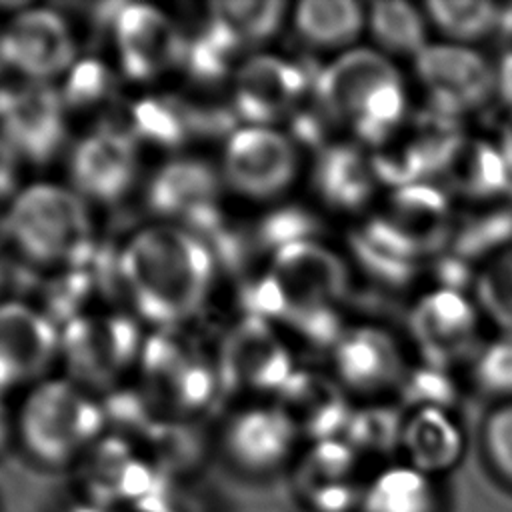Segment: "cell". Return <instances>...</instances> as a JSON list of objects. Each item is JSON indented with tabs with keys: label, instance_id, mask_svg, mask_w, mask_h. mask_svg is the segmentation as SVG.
<instances>
[{
	"label": "cell",
	"instance_id": "6da1fadb",
	"mask_svg": "<svg viewBox=\"0 0 512 512\" xmlns=\"http://www.w3.org/2000/svg\"><path fill=\"white\" fill-rule=\"evenodd\" d=\"M120 274L142 316L172 324L202 306L212 280V252L184 228L152 226L130 240L120 256Z\"/></svg>",
	"mask_w": 512,
	"mask_h": 512
},
{
	"label": "cell",
	"instance_id": "7a4b0ae2",
	"mask_svg": "<svg viewBox=\"0 0 512 512\" xmlns=\"http://www.w3.org/2000/svg\"><path fill=\"white\" fill-rule=\"evenodd\" d=\"M104 410L68 382L38 386L26 400L14 430L16 452L28 468L70 474L102 438Z\"/></svg>",
	"mask_w": 512,
	"mask_h": 512
},
{
	"label": "cell",
	"instance_id": "3957f363",
	"mask_svg": "<svg viewBox=\"0 0 512 512\" xmlns=\"http://www.w3.org/2000/svg\"><path fill=\"white\" fill-rule=\"evenodd\" d=\"M6 222L10 238L32 260L82 264L92 254L88 210L64 188L38 184L24 190Z\"/></svg>",
	"mask_w": 512,
	"mask_h": 512
},
{
	"label": "cell",
	"instance_id": "277c9868",
	"mask_svg": "<svg viewBox=\"0 0 512 512\" xmlns=\"http://www.w3.org/2000/svg\"><path fill=\"white\" fill-rule=\"evenodd\" d=\"M72 494L100 506L128 512L172 484L128 438L102 436L70 472Z\"/></svg>",
	"mask_w": 512,
	"mask_h": 512
},
{
	"label": "cell",
	"instance_id": "5b68a950",
	"mask_svg": "<svg viewBox=\"0 0 512 512\" xmlns=\"http://www.w3.org/2000/svg\"><path fill=\"white\" fill-rule=\"evenodd\" d=\"M298 432L276 410H246L222 428L214 448L216 462L228 476L244 484H266L284 478L292 466Z\"/></svg>",
	"mask_w": 512,
	"mask_h": 512
},
{
	"label": "cell",
	"instance_id": "8992f818",
	"mask_svg": "<svg viewBox=\"0 0 512 512\" xmlns=\"http://www.w3.org/2000/svg\"><path fill=\"white\" fill-rule=\"evenodd\" d=\"M358 458L344 438L312 442L284 476L294 506L300 512H356L364 486Z\"/></svg>",
	"mask_w": 512,
	"mask_h": 512
},
{
	"label": "cell",
	"instance_id": "52a82bcc",
	"mask_svg": "<svg viewBox=\"0 0 512 512\" xmlns=\"http://www.w3.org/2000/svg\"><path fill=\"white\" fill-rule=\"evenodd\" d=\"M412 60L430 108L442 114L460 118L494 94V66L472 46L428 42Z\"/></svg>",
	"mask_w": 512,
	"mask_h": 512
},
{
	"label": "cell",
	"instance_id": "ba28073f",
	"mask_svg": "<svg viewBox=\"0 0 512 512\" xmlns=\"http://www.w3.org/2000/svg\"><path fill=\"white\" fill-rule=\"evenodd\" d=\"M144 372L152 400L168 420L186 422L214 396V372L178 334H156L144 348Z\"/></svg>",
	"mask_w": 512,
	"mask_h": 512
},
{
	"label": "cell",
	"instance_id": "9c48e42d",
	"mask_svg": "<svg viewBox=\"0 0 512 512\" xmlns=\"http://www.w3.org/2000/svg\"><path fill=\"white\" fill-rule=\"evenodd\" d=\"M408 330L424 364L448 370L474 344L478 308L464 292L434 288L412 304Z\"/></svg>",
	"mask_w": 512,
	"mask_h": 512
},
{
	"label": "cell",
	"instance_id": "30bf717a",
	"mask_svg": "<svg viewBox=\"0 0 512 512\" xmlns=\"http://www.w3.org/2000/svg\"><path fill=\"white\" fill-rule=\"evenodd\" d=\"M296 172L292 142L270 128L252 126L234 132L224 154L228 184L248 196L266 198L284 190Z\"/></svg>",
	"mask_w": 512,
	"mask_h": 512
},
{
	"label": "cell",
	"instance_id": "8fae6325",
	"mask_svg": "<svg viewBox=\"0 0 512 512\" xmlns=\"http://www.w3.org/2000/svg\"><path fill=\"white\" fill-rule=\"evenodd\" d=\"M62 346L68 366L80 382L106 386L132 360L138 330L128 318H72Z\"/></svg>",
	"mask_w": 512,
	"mask_h": 512
},
{
	"label": "cell",
	"instance_id": "7c38bea8",
	"mask_svg": "<svg viewBox=\"0 0 512 512\" xmlns=\"http://www.w3.org/2000/svg\"><path fill=\"white\" fill-rule=\"evenodd\" d=\"M114 30L122 68L134 80H150L184 60L186 40L174 22L152 6L124 4Z\"/></svg>",
	"mask_w": 512,
	"mask_h": 512
},
{
	"label": "cell",
	"instance_id": "4fadbf2b",
	"mask_svg": "<svg viewBox=\"0 0 512 512\" xmlns=\"http://www.w3.org/2000/svg\"><path fill=\"white\" fill-rule=\"evenodd\" d=\"M290 376V356L266 320L248 316L224 338L220 378L226 388L280 390Z\"/></svg>",
	"mask_w": 512,
	"mask_h": 512
},
{
	"label": "cell",
	"instance_id": "5bb4252c",
	"mask_svg": "<svg viewBox=\"0 0 512 512\" xmlns=\"http://www.w3.org/2000/svg\"><path fill=\"white\" fill-rule=\"evenodd\" d=\"M2 138L34 162L50 160L64 142V100L48 84H18L0 112Z\"/></svg>",
	"mask_w": 512,
	"mask_h": 512
},
{
	"label": "cell",
	"instance_id": "9a60e30c",
	"mask_svg": "<svg viewBox=\"0 0 512 512\" xmlns=\"http://www.w3.org/2000/svg\"><path fill=\"white\" fill-rule=\"evenodd\" d=\"M0 58L18 72L42 82L70 66L74 40L60 14L30 10L18 14L2 32Z\"/></svg>",
	"mask_w": 512,
	"mask_h": 512
},
{
	"label": "cell",
	"instance_id": "2e32d148",
	"mask_svg": "<svg viewBox=\"0 0 512 512\" xmlns=\"http://www.w3.org/2000/svg\"><path fill=\"white\" fill-rule=\"evenodd\" d=\"M398 76V68L378 48H350L316 76L318 106L330 120L352 122L372 92Z\"/></svg>",
	"mask_w": 512,
	"mask_h": 512
},
{
	"label": "cell",
	"instance_id": "e0dca14e",
	"mask_svg": "<svg viewBox=\"0 0 512 512\" xmlns=\"http://www.w3.org/2000/svg\"><path fill=\"white\" fill-rule=\"evenodd\" d=\"M218 178L202 160H174L160 168L148 188L154 212L174 216L208 234L220 224L216 210Z\"/></svg>",
	"mask_w": 512,
	"mask_h": 512
},
{
	"label": "cell",
	"instance_id": "ac0fdd59",
	"mask_svg": "<svg viewBox=\"0 0 512 512\" xmlns=\"http://www.w3.org/2000/svg\"><path fill=\"white\" fill-rule=\"evenodd\" d=\"M276 410L310 442L344 436L352 408L340 388L314 372H292L278 390Z\"/></svg>",
	"mask_w": 512,
	"mask_h": 512
},
{
	"label": "cell",
	"instance_id": "d6986e66",
	"mask_svg": "<svg viewBox=\"0 0 512 512\" xmlns=\"http://www.w3.org/2000/svg\"><path fill=\"white\" fill-rule=\"evenodd\" d=\"M308 80L298 64L276 56H256L236 76V112L250 122L276 120L296 108Z\"/></svg>",
	"mask_w": 512,
	"mask_h": 512
},
{
	"label": "cell",
	"instance_id": "ffe728a7",
	"mask_svg": "<svg viewBox=\"0 0 512 512\" xmlns=\"http://www.w3.org/2000/svg\"><path fill=\"white\" fill-rule=\"evenodd\" d=\"M334 368L340 382L364 394L398 386L406 372L398 342L376 326L346 330L334 346Z\"/></svg>",
	"mask_w": 512,
	"mask_h": 512
},
{
	"label": "cell",
	"instance_id": "44dd1931",
	"mask_svg": "<svg viewBox=\"0 0 512 512\" xmlns=\"http://www.w3.org/2000/svg\"><path fill=\"white\" fill-rule=\"evenodd\" d=\"M70 170L72 180L82 194L112 202L132 184L136 172V148L126 132L102 128L76 146Z\"/></svg>",
	"mask_w": 512,
	"mask_h": 512
},
{
	"label": "cell",
	"instance_id": "7402d4cb",
	"mask_svg": "<svg viewBox=\"0 0 512 512\" xmlns=\"http://www.w3.org/2000/svg\"><path fill=\"white\" fill-rule=\"evenodd\" d=\"M58 336L48 316L24 306H0V388L40 374L54 356Z\"/></svg>",
	"mask_w": 512,
	"mask_h": 512
},
{
	"label": "cell",
	"instance_id": "603a6c76",
	"mask_svg": "<svg viewBox=\"0 0 512 512\" xmlns=\"http://www.w3.org/2000/svg\"><path fill=\"white\" fill-rule=\"evenodd\" d=\"M466 438L450 410L416 408L404 416L400 452L410 466L440 478L458 466Z\"/></svg>",
	"mask_w": 512,
	"mask_h": 512
},
{
	"label": "cell",
	"instance_id": "cb8c5ba5",
	"mask_svg": "<svg viewBox=\"0 0 512 512\" xmlns=\"http://www.w3.org/2000/svg\"><path fill=\"white\" fill-rule=\"evenodd\" d=\"M438 480L404 460L386 464L364 480L356 512H444Z\"/></svg>",
	"mask_w": 512,
	"mask_h": 512
},
{
	"label": "cell",
	"instance_id": "d4e9b609",
	"mask_svg": "<svg viewBox=\"0 0 512 512\" xmlns=\"http://www.w3.org/2000/svg\"><path fill=\"white\" fill-rule=\"evenodd\" d=\"M386 216L398 224L424 254L438 250L452 238L450 198L430 182H416L392 190Z\"/></svg>",
	"mask_w": 512,
	"mask_h": 512
},
{
	"label": "cell",
	"instance_id": "484cf974",
	"mask_svg": "<svg viewBox=\"0 0 512 512\" xmlns=\"http://www.w3.org/2000/svg\"><path fill=\"white\" fill-rule=\"evenodd\" d=\"M376 176L370 158L354 144L322 148L314 166V186L322 200L336 210L362 208L374 190Z\"/></svg>",
	"mask_w": 512,
	"mask_h": 512
},
{
	"label": "cell",
	"instance_id": "4316f807",
	"mask_svg": "<svg viewBox=\"0 0 512 512\" xmlns=\"http://www.w3.org/2000/svg\"><path fill=\"white\" fill-rule=\"evenodd\" d=\"M294 24L316 48H346L360 36L366 14L354 0H304L296 8Z\"/></svg>",
	"mask_w": 512,
	"mask_h": 512
},
{
	"label": "cell",
	"instance_id": "83f0119b",
	"mask_svg": "<svg viewBox=\"0 0 512 512\" xmlns=\"http://www.w3.org/2000/svg\"><path fill=\"white\" fill-rule=\"evenodd\" d=\"M448 170L456 190L468 198L490 200L512 190V172L500 146L486 140L464 142Z\"/></svg>",
	"mask_w": 512,
	"mask_h": 512
},
{
	"label": "cell",
	"instance_id": "f1b7e54d",
	"mask_svg": "<svg viewBox=\"0 0 512 512\" xmlns=\"http://www.w3.org/2000/svg\"><path fill=\"white\" fill-rule=\"evenodd\" d=\"M366 24L378 50L386 56H416L428 44L426 14L406 0L372 2Z\"/></svg>",
	"mask_w": 512,
	"mask_h": 512
},
{
	"label": "cell",
	"instance_id": "f546056e",
	"mask_svg": "<svg viewBox=\"0 0 512 512\" xmlns=\"http://www.w3.org/2000/svg\"><path fill=\"white\" fill-rule=\"evenodd\" d=\"M498 10L500 4L486 0H428L424 4L428 24L446 42L466 46L496 34Z\"/></svg>",
	"mask_w": 512,
	"mask_h": 512
},
{
	"label": "cell",
	"instance_id": "4dcf8cb0",
	"mask_svg": "<svg viewBox=\"0 0 512 512\" xmlns=\"http://www.w3.org/2000/svg\"><path fill=\"white\" fill-rule=\"evenodd\" d=\"M284 2H214L210 22L240 50L270 38L284 16Z\"/></svg>",
	"mask_w": 512,
	"mask_h": 512
},
{
	"label": "cell",
	"instance_id": "1f68e13d",
	"mask_svg": "<svg viewBox=\"0 0 512 512\" xmlns=\"http://www.w3.org/2000/svg\"><path fill=\"white\" fill-rule=\"evenodd\" d=\"M404 416L388 404H372L352 410L344 430V440L362 454H390L400 450Z\"/></svg>",
	"mask_w": 512,
	"mask_h": 512
},
{
	"label": "cell",
	"instance_id": "d6a6232c",
	"mask_svg": "<svg viewBox=\"0 0 512 512\" xmlns=\"http://www.w3.org/2000/svg\"><path fill=\"white\" fill-rule=\"evenodd\" d=\"M512 242V206H498L474 214L458 224L450 238V250L472 262L474 258L504 252ZM496 256V254H494Z\"/></svg>",
	"mask_w": 512,
	"mask_h": 512
},
{
	"label": "cell",
	"instance_id": "836d02e7",
	"mask_svg": "<svg viewBox=\"0 0 512 512\" xmlns=\"http://www.w3.org/2000/svg\"><path fill=\"white\" fill-rule=\"evenodd\" d=\"M480 310L512 336V246L496 254L476 278Z\"/></svg>",
	"mask_w": 512,
	"mask_h": 512
},
{
	"label": "cell",
	"instance_id": "e575fe53",
	"mask_svg": "<svg viewBox=\"0 0 512 512\" xmlns=\"http://www.w3.org/2000/svg\"><path fill=\"white\" fill-rule=\"evenodd\" d=\"M134 128L150 142L174 146L192 130L188 106L172 100H142L132 110Z\"/></svg>",
	"mask_w": 512,
	"mask_h": 512
},
{
	"label": "cell",
	"instance_id": "d590c367",
	"mask_svg": "<svg viewBox=\"0 0 512 512\" xmlns=\"http://www.w3.org/2000/svg\"><path fill=\"white\" fill-rule=\"evenodd\" d=\"M404 404L416 408H442L450 410L458 398V386L450 372L430 364H420L404 372L398 384Z\"/></svg>",
	"mask_w": 512,
	"mask_h": 512
},
{
	"label": "cell",
	"instance_id": "8d00e7d4",
	"mask_svg": "<svg viewBox=\"0 0 512 512\" xmlns=\"http://www.w3.org/2000/svg\"><path fill=\"white\" fill-rule=\"evenodd\" d=\"M480 444L492 474L512 488V400L500 402L486 414Z\"/></svg>",
	"mask_w": 512,
	"mask_h": 512
},
{
	"label": "cell",
	"instance_id": "74e56055",
	"mask_svg": "<svg viewBox=\"0 0 512 512\" xmlns=\"http://www.w3.org/2000/svg\"><path fill=\"white\" fill-rule=\"evenodd\" d=\"M474 384L490 396L506 402L512 400V336L498 338L474 358L472 364Z\"/></svg>",
	"mask_w": 512,
	"mask_h": 512
},
{
	"label": "cell",
	"instance_id": "f35d334b",
	"mask_svg": "<svg viewBox=\"0 0 512 512\" xmlns=\"http://www.w3.org/2000/svg\"><path fill=\"white\" fill-rule=\"evenodd\" d=\"M350 248L354 260L360 264V268L380 282L384 288H402L414 280L418 274V262L400 260L396 256H390L386 252H380L366 242H362L358 236H350Z\"/></svg>",
	"mask_w": 512,
	"mask_h": 512
},
{
	"label": "cell",
	"instance_id": "ab89813d",
	"mask_svg": "<svg viewBox=\"0 0 512 512\" xmlns=\"http://www.w3.org/2000/svg\"><path fill=\"white\" fill-rule=\"evenodd\" d=\"M316 232V220L302 208H282L270 214L258 228V242L270 246L276 252L288 244L312 240Z\"/></svg>",
	"mask_w": 512,
	"mask_h": 512
},
{
	"label": "cell",
	"instance_id": "60d3db41",
	"mask_svg": "<svg viewBox=\"0 0 512 512\" xmlns=\"http://www.w3.org/2000/svg\"><path fill=\"white\" fill-rule=\"evenodd\" d=\"M110 72L94 60L78 64L62 92V100L72 106H86L98 102L110 90Z\"/></svg>",
	"mask_w": 512,
	"mask_h": 512
},
{
	"label": "cell",
	"instance_id": "b9f144b4",
	"mask_svg": "<svg viewBox=\"0 0 512 512\" xmlns=\"http://www.w3.org/2000/svg\"><path fill=\"white\" fill-rule=\"evenodd\" d=\"M432 272L436 278V288L454 292H464L466 286L474 280L470 262L452 250L434 256Z\"/></svg>",
	"mask_w": 512,
	"mask_h": 512
},
{
	"label": "cell",
	"instance_id": "7bdbcfd3",
	"mask_svg": "<svg viewBox=\"0 0 512 512\" xmlns=\"http://www.w3.org/2000/svg\"><path fill=\"white\" fill-rule=\"evenodd\" d=\"M494 94L512 112V48L504 50L494 66Z\"/></svg>",
	"mask_w": 512,
	"mask_h": 512
},
{
	"label": "cell",
	"instance_id": "ee69618b",
	"mask_svg": "<svg viewBox=\"0 0 512 512\" xmlns=\"http://www.w3.org/2000/svg\"><path fill=\"white\" fill-rule=\"evenodd\" d=\"M16 184V150L0 138V198Z\"/></svg>",
	"mask_w": 512,
	"mask_h": 512
},
{
	"label": "cell",
	"instance_id": "f6af8a7d",
	"mask_svg": "<svg viewBox=\"0 0 512 512\" xmlns=\"http://www.w3.org/2000/svg\"><path fill=\"white\" fill-rule=\"evenodd\" d=\"M128 512H188V510L180 504V500L176 498V494L170 488L162 494H156V496L144 500L142 504L130 508Z\"/></svg>",
	"mask_w": 512,
	"mask_h": 512
},
{
	"label": "cell",
	"instance_id": "bcb514c9",
	"mask_svg": "<svg viewBox=\"0 0 512 512\" xmlns=\"http://www.w3.org/2000/svg\"><path fill=\"white\" fill-rule=\"evenodd\" d=\"M56 512H118V510H112V508H106V506H100L96 502H90V500H84L76 494H68V498L60 504V508Z\"/></svg>",
	"mask_w": 512,
	"mask_h": 512
},
{
	"label": "cell",
	"instance_id": "7dc6e473",
	"mask_svg": "<svg viewBox=\"0 0 512 512\" xmlns=\"http://www.w3.org/2000/svg\"><path fill=\"white\" fill-rule=\"evenodd\" d=\"M12 436H14V430L10 426L4 406L0 402V462L12 452Z\"/></svg>",
	"mask_w": 512,
	"mask_h": 512
},
{
	"label": "cell",
	"instance_id": "c3c4849f",
	"mask_svg": "<svg viewBox=\"0 0 512 512\" xmlns=\"http://www.w3.org/2000/svg\"><path fill=\"white\" fill-rule=\"evenodd\" d=\"M498 146L510 166V172H512V112L504 118L502 122V128H500V138H498Z\"/></svg>",
	"mask_w": 512,
	"mask_h": 512
},
{
	"label": "cell",
	"instance_id": "681fc988",
	"mask_svg": "<svg viewBox=\"0 0 512 512\" xmlns=\"http://www.w3.org/2000/svg\"><path fill=\"white\" fill-rule=\"evenodd\" d=\"M496 36L512 40V4H500L498 10V26H496Z\"/></svg>",
	"mask_w": 512,
	"mask_h": 512
},
{
	"label": "cell",
	"instance_id": "f907efd6",
	"mask_svg": "<svg viewBox=\"0 0 512 512\" xmlns=\"http://www.w3.org/2000/svg\"><path fill=\"white\" fill-rule=\"evenodd\" d=\"M6 62L0 58V112L6 106V102L10 100V96L14 94V90L18 88V84H14L6 72Z\"/></svg>",
	"mask_w": 512,
	"mask_h": 512
},
{
	"label": "cell",
	"instance_id": "816d5d0a",
	"mask_svg": "<svg viewBox=\"0 0 512 512\" xmlns=\"http://www.w3.org/2000/svg\"><path fill=\"white\" fill-rule=\"evenodd\" d=\"M4 238H10V232H8V222H6V216H0V244Z\"/></svg>",
	"mask_w": 512,
	"mask_h": 512
},
{
	"label": "cell",
	"instance_id": "f5cc1de1",
	"mask_svg": "<svg viewBox=\"0 0 512 512\" xmlns=\"http://www.w3.org/2000/svg\"><path fill=\"white\" fill-rule=\"evenodd\" d=\"M0 512H6V504H4V496H2V490H0Z\"/></svg>",
	"mask_w": 512,
	"mask_h": 512
},
{
	"label": "cell",
	"instance_id": "db71d44e",
	"mask_svg": "<svg viewBox=\"0 0 512 512\" xmlns=\"http://www.w3.org/2000/svg\"><path fill=\"white\" fill-rule=\"evenodd\" d=\"M0 282H2V270H0Z\"/></svg>",
	"mask_w": 512,
	"mask_h": 512
}]
</instances>
